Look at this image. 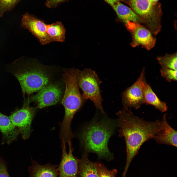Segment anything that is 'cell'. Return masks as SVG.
I'll use <instances>...</instances> for the list:
<instances>
[{
	"mask_svg": "<svg viewBox=\"0 0 177 177\" xmlns=\"http://www.w3.org/2000/svg\"><path fill=\"white\" fill-rule=\"evenodd\" d=\"M0 177H10L4 163L0 161Z\"/></svg>",
	"mask_w": 177,
	"mask_h": 177,
	"instance_id": "24",
	"label": "cell"
},
{
	"mask_svg": "<svg viewBox=\"0 0 177 177\" xmlns=\"http://www.w3.org/2000/svg\"><path fill=\"white\" fill-rule=\"evenodd\" d=\"M47 25L42 20L27 13L23 16L21 27L30 32L41 45H44L52 42L47 33Z\"/></svg>",
	"mask_w": 177,
	"mask_h": 177,
	"instance_id": "12",
	"label": "cell"
},
{
	"mask_svg": "<svg viewBox=\"0 0 177 177\" xmlns=\"http://www.w3.org/2000/svg\"><path fill=\"white\" fill-rule=\"evenodd\" d=\"M119 136L125 140L126 149L125 166L122 177H125L133 159L142 145L153 139L160 128L161 121L146 120L134 115L129 109L123 108L117 113Z\"/></svg>",
	"mask_w": 177,
	"mask_h": 177,
	"instance_id": "1",
	"label": "cell"
},
{
	"mask_svg": "<svg viewBox=\"0 0 177 177\" xmlns=\"http://www.w3.org/2000/svg\"><path fill=\"white\" fill-rule=\"evenodd\" d=\"M46 32L52 42H63L65 41L66 30L61 22L47 24Z\"/></svg>",
	"mask_w": 177,
	"mask_h": 177,
	"instance_id": "19",
	"label": "cell"
},
{
	"mask_svg": "<svg viewBox=\"0 0 177 177\" xmlns=\"http://www.w3.org/2000/svg\"><path fill=\"white\" fill-rule=\"evenodd\" d=\"M76 72L77 83L83 92L84 100L89 99L102 114H105L100 88L102 82L95 72L89 69L82 71L76 69Z\"/></svg>",
	"mask_w": 177,
	"mask_h": 177,
	"instance_id": "5",
	"label": "cell"
},
{
	"mask_svg": "<svg viewBox=\"0 0 177 177\" xmlns=\"http://www.w3.org/2000/svg\"><path fill=\"white\" fill-rule=\"evenodd\" d=\"M161 76L169 82L177 81V70L161 68L160 70Z\"/></svg>",
	"mask_w": 177,
	"mask_h": 177,
	"instance_id": "23",
	"label": "cell"
},
{
	"mask_svg": "<svg viewBox=\"0 0 177 177\" xmlns=\"http://www.w3.org/2000/svg\"><path fill=\"white\" fill-rule=\"evenodd\" d=\"M63 78L65 89L61 103L64 107L65 115L61 124L60 137V139L67 141L75 136L71 129L72 121L85 101L80 93L77 83L76 69L65 70Z\"/></svg>",
	"mask_w": 177,
	"mask_h": 177,
	"instance_id": "4",
	"label": "cell"
},
{
	"mask_svg": "<svg viewBox=\"0 0 177 177\" xmlns=\"http://www.w3.org/2000/svg\"><path fill=\"white\" fill-rule=\"evenodd\" d=\"M125 24L132 35L131 45L132 47L141 45L150 50L154 46L156 39L150 31L136 22L128 21Z\"/></svg>",
	"mask_w": 177,
	"mask_h": 177,
	"instance_id": "10",
	"label": "cell"
},
{
	"mask_svg": "<svg viewBox=\"0 0 177 177\" xmlns=\"http://www.w3.org/2000/svg\"><path fill=\"white\" fill-rule=\"evenodd\" d=\"M0 131L8 144L16 138L19 132L12 124L9 117L0 113Z\"/></svg>",
	"mask_w": 177,
	"mask_h": 177,
	"instance_id": "15",
	"label": "cell"
},
{
	"mask_svg": "<svg viewBox=\"0 0 177 177\" xmlns=\"http://www.w3.org/2000/svg\"><path fill=\"white\" fill-rule=\"evenodd\" d=\"M146 80L145 69L143 68L136 81L122 93V102L123 108L137 109L145 103L143 88Z\"/></svg>",
	"mask_w": 177,
	"mask_h": 177,
	"instance_id": "7",
	"label": "cell"
},
{
	"mask_svg": "<svg viewBox=\"0 0 177 177\" xmlns=\"http://www.w3.org/2000/svg\"><path fill=\"white\" fill-rule=\"evenodd\" d=\"M105 116L99 120L94 118L82 130L79 138L85 152L94 153L99 158L111 160L113 155L108 143L117 126V121Z\"/></svg>",
	"mask_w": 177,
	"mask_h": 177,
	"instance_id": "2",
	"label": "cell"
},
{
	"mask_svg": "<svg viewBox=\"0 0 177 177\" xmlns=\"http://www.w3.org/2000/svg\"><path fill=\"white\" fill-rule=\"evenodd\" d=\"M95 163L96 170L99 177H116L117 173L116 169L109 170L101 163Z\"/></svg>",
	"mask_w": 177,
	"mask_h": 177,
	"instance_id": "21",
	"label": "cell"
},
{
	"mask_svg": "<svg viewBox=\"0 0 177 177\" xmlns=\"http://www.w3.org/2000/svg\"><path fill=\"white\" fill-rule=\"evenodd\" d=\"M112 6L118 17L125 23L128 21L142 23L140 18L130 8L120 2L115 4Z\"/></svg>",
	"mask_w": 177,
	"mask_h": 177,
	"instance_id": "18",
	"label": "cell"
},
{
	"mask_svg": "<svg viewBox=\"0 0 177 177\" xmlns=\"http://www.w3.org/2000/svg\"><path fill=\"white\" fill-rule=\"evenodd\" d=\"M150 0L152 4L154 5H157L159 3L158 1L159 0Z\"/></svg>",
	"mask_w": 177,
	"mask_h": 177,
	"instance_id": "27",
	"label": "cell"
},
{
	"mask_svg": "<svg viewBox=\"0 0 177 177\" xmlns=\"http://www.w3.org/2000/svg\"><path fill=\"white\" fill-rule=\"evenodd\" d=\"M164 114L161 121L159 130L153 139L159 144H164L177 147V131L168 123Z\"/></svg>",
	"mask_w": 177,
	"mask_h": 177,
	"instance_id": "13",
	"label": "cell"
},
{
	"mask_svg": "<svg viewBox=\"0 0 177 177\" xmlns=\"http://www.w3.org/2000/svg\"><path fill=\"white\" fill-rule=\"evenodd\" d=\"M111 6L115 4L120 2V0H104Z\"/></svg>",
	"mask_w": 177,
	"mask_h": 177,
	"instance_id": "26",
	"label": "cell"
},
{
	"mask_svg": "<svg viewBox=\"0 0 177 177\" xmlns=\"http://www.w3.org/2000/svg\"><path fill=\"white\" fill-rule=\"evenodd\" d=\"M35 60L21 58L6 65L5 69L17 79L23 96L39 91L49 81L46 73L36 64Z\"/></svg>",
	"mask_w": 177,
	"mask_h": 177,
	"instance_id": "3",
	"label": "cell"
},
{
	"mask_svg": "<svg viewBox=\"0 0 177 177\" xmlns=\"http://www.w3.org/2000/svg\"><path fill=\"white\" fill-rule=\"evenodd\" d=\"M130 8L154 35L157 34L161 29L162 15L161 4L153 5L150 0H127Z\"/></svg>",
	"mask_w": 177,
	"mask_h": 177,
	"instance_id": "6",
	"label": "cell"
},
{
	"mask_svg": "<svg viewBox=\"0 0 177 177\" xmlns=\"http://www.w3.org/2000/svg\"><path fill=\"white\" fill-rule=\"evenodd\" d=\"M37 108L30 107L29 104L24 103L21 108L12 112L9 117L13 125L18 128L24 139L30 137L31 122Z\"/></svg>",
	"mask_w": 177,
	"mask_h": 177,
	"instance_id": "8",
	"label": "cell"
},
{
	"mask_svg": "<svg viewBox=\"0 0 177 177\" xmlns=\"http://www.w3.org/2000/svg\"><path fill=\"white\" fill-rule=\"evenodd\" d=\"M19 0H0V17L6 11L11 10Z\"/></svg>",
	"mask_w": 177,
	"mask_h": 177,
	"instance_id": "22",
	"label": "cell"
},
{
	"mask_svg": "<svg viewBox=\"0 0 177 177\" xmlns=\"http://www.w3.org/2000/svg\"><path fill=\"white\" fill-rule=\"evenodd\" d=\"M66 0H46L45 4L48 7H55L59 3Z\"/></svg>",
	"mask_w": 177,
	"mask_h": 177,
	"instance_id": "25",
	"label": "cell"
},
{
	"mask_svg": "<svg viewBox=\"0 0 177 177\" xmlns=\"http://www.w3.org/2000/svg\"><path fill=\"white\" fill-rule=\"evenodd\" d=\"M159 63L161 68H167L177 70V54L167 55L158 57Z\"/></svg>",
	"mask_w": 177,
	"mask_h": 177,
	"instance_id": "20",
	"label": "cell"
},
{
	"mask_svg": "<svg viewBox=\"0 0 177 177\" xmlns=\"http://www.w3.org/2000/svg\"><path fill=\"white\" fill-rule=\"evenodd\" d=\"M62 94L61 90L58 85L51 84L44 87L36 94L26 100L24 103L29 104L34 102L37 108L42 109L56 104L61 99Z\"/></svg>",
	"mask_w": 177,
	"mask_h": 177,
	"instance_id": "9",
	"label": "cell"
},
{
	"mask_svg": "<svg viewBox=\"0 0 177 177\" xmlns=\"http://www.w3.org/2000/svg\"><path fill=\"white\" fill-rule=\"evenodd\" d=\"M62 157L58 169L59 177H78L77 176L79 159L73 155L74 148L71 140L68 142L69 151H67L65 142L61 141Z\"/></svg>",
	"mask_w": 177,
	"mask_h": 177,
	"instance_id": "11",
	"label": "cell"
},
{
	"mask_svg": "<svg viewBox=\"0 0 177 177\" xmlns=\"http://www.w3.org/2000/svg\"><path fill=\"white\" fill-rule=\"evenodd\" d=\"M78 175L79 177H99L96 163L89 159L87 152H85L79 159Z\"/></svg>",
	"mask_w": 177,
	"mask_h": 177,
	"instance_id": "16",
	"label": "cell"
},
{
	"mask_svg": "<svg viewBox=\"0 0 177 177\" xmlns=\"http://www.w3.org/2000/svg\"><path fill=\"white\" fill-rule=\"evenodd\" d=\"M143 89L145 103L152 105L162 112L167 111L168 108L166 103L160 100L146 80L144 83Z\"/></svg>",
	"mask_w": 177,
	"mask_h": 177,
	"instance_id": "17",
	"label": "cell"
},
{
	"mask_svg": "<svg viewBox=\"0 0 177 177\" xmlns=\"http://www.w3.org/2000/svg\"><path fill=\"white\" fill-rule=\"evenodd\" d=\"M29 167V177H58L59 172L57 166L49 164L42 165L32 160Z\"/></svg>",
	"mask_w": 177,
	"mask_h": 177,
	"instance_id": "14",
	"label": "cell"
}]
</instances>
